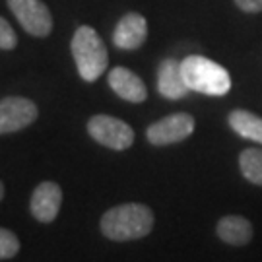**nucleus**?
Listing matches in <instances>:
<instances>
[{
  "label": "nucleus",
  "instance_id": "nucleus-15",
  "mask_svg": "<svg viewBox=\"0 0 262 262\" xmlns=\"http://www.w3.org/2000/svg\"><path fill=\"white\" fill-rule=\"evenodd\" d=\"M19 251V239L14 235V231L0 227V260L14 258Z\"/></svg>",
  "mask_w": 262,
  "mask_h": 262
},
{
  "label": "nucleus",
  "instance_id": "nucleus-17",
  "mask_svg": "<svg viewBox=\"0 0 262 262\" xmlns=\"http://www.w3.org/2000/svg\"><path fill=\"white\" fill-rule=\"evenodd\" d=\"M237 8L247 14H258L262 12V0H235Z\"/></svg>",
  "mask_w": 262,
  "mask_h": 262
},
{
  "label": "nucleus",
  "instance_id": "nucleus-14",
  "mask_svg": "<svg viewBox=\"0 0 262 262\" xmlns=\"http://www.w3.org/2000/svg\"><path fill=\"white\" fill-rule=\"evenodd\" d=\"M239 171L251 185L262 187V150L247 148L239 154Z\"/></svg>",
  "mask_w": 262,
  "mask_h": 262
},
{
  "label": "nucleus",
  "instance_id": "nucleus-8",
  "mask_svg": "<svg viewBox=\"0 0 262 262\" xmlns=\"http://www.w3.org/2000/svg\"><path fill=\"white\" fill-rule=\"evenodd\" d=\"M148 37V21L138 12L124 14L113 31V43L122 51H136Z\"/></svg>",
  "mask_w": 262,
  "mask_h": 262
},
{
  "label": "nucleus",
  "instance_id": "nucleus-12",
  "mask_svg": "<svg viewBox=\"0 0 262 262\" xmlns=\"http://www.w3.org/2000/svg\"><path fill=\"white\" fill-rule=\"evenodd\" d=\"M215 233L225 245L245 247V245H249L253 241L254 227L245 215L229 214L220 217V222L215 224Z\"/></svg>",
  "mask_w": 262,
  "mask_h": 262
},
{
  "label": "nucleus",
  "instance_id": "nucleus-9",
  "mask_svg": "<svg viewBox=\"0 0 262 262\" xmlns=\"http://www.w3.org/2000/svg\"><path fill=\"white\" fill-rule=\"evenodd\" d=\"M60 204H62L60 187L53 181H45V183H39L33 190L31 200H29V210H31V214L37 222L49 224L58 215Z\"/></svg>",
  "mask_w": 262,
  "mask_h": 262
},
{
  "label": "nucleus",
  "instance_id": "nucleus-5",
  "mask_svg": "<svg viewBox=\"0 0 262 262\" xmlns=\"http://www.w3.org/2000/svg\"><path fill=\"white\" fill-rule=\"evenodd\" d=\"M194 117L188 113H173L159 121L151 122L146 130V138L151 146H171L187 140L194 132Z\"/></svg>",
  "mask_w": 262,
  "mask_h": 262
},
{
  "label": "nucleus",
  "instance_id": "nucleus-16",
  "mask_svg": "<svg viewBox=\"0 0 262 262\" xmlns=\"http://www.w3.org/2000/svg\"><path fill=\"white\" fill-rule=\"evenodd\" d=\"M18 45V35L16 31L12 29L6 19L0 16V49L4 51H12V49Z\"/></svg>",
  "mask_w": 262,
  "mask_h": 262
},
{
  "label": "nucleus",
  "instance_id": "nucleus-10",
  "mask_svg": "<svg viewBox=\"0 0 262 262\" xmlns=\"http://www.w3.org/2000/svg\"><path fill=\"white\" fill-rule=\"evenodd\" d=\"M107 82H109L113 92L128 103H142L148 97V88L142 82L140 76H136L132 70L124 68V66L113 68L107 76Z\"/></svg>",
  "mask_w": 262,
  "mask_h": 262
},
{
  "label": "nucleus",
  "instance_id": "nucleus-4",
  "mask_svg": "<svg viewBox=\"0 0 262 262\" xmlns=\"http://www.w3.org/2000/svg\"><path fill=\"white\" fill-rule=\"evenodd\" d=\"M88 132L97 144L115 151L128 150L134 144V130L130 124L111 115H94L88 121Z\"/></svg>",
  "mask_w": 262,
  "mask_h": 262
},
{
  "label": "nucleus",
  "instance_id": "nucleus-6",
  "mask_svg": "<svg viewBox=\"0 0 262 262\" xmlns=\"http://www.w3.org/2000/svg\"><path fill=\"white\" fill-rule=\"evenodd\" d=\"M12 14L19 26L35 37H47L53 31V16L45 2L41 0H8Z\"/></svg>",
  "mask_w": 262,
  "mask_h": 262
},
{
  "label": "nucleus",
  "instance_id": "nucleus-2",
  "mask_svg": "<svg viewBox=\"0 0 262 262\" xmlns=\"http://www.w3.org/2000/svg\"><path fill=\"white\" fill-rule=\"evenodd\" d=\"M183 78L190 92H198L204 95H222L229 94L231 90V76L222 64L210 60L202 55H190L181 60Z\"/></svg>",
  "mask_w": 262,
  "mask_h": 262
},
{
  "label": "nucleus",
  "instance_id": "nucleus-13",
  "mask_svg": "<svg viewBox=\"0 0 262 262\" xmlns=\"http://www.w3.org/2000/svg\"><path fill=\"white\" fill-rule=\"evenodd\" d=\"M227 122L235 134L262 146V117L251 111H245V109H235L229 113Z\"/></svg>",
  "mask_w": 262,
  "mask_h": 262
},
{
  "label": "nucleus",
  "instance_id": "nucleus-1",
  "mask_svg": "<svg viewBox=\"0 0 262 262\" xmlns=\"http://www.w3.org/2000/svg\"><path fill=\"white\" fill-rule=\"evenodd\" d=\"M101 233L111 241H134L151 233L154 212L150 206L140 202H126L109 208L101 215Z\"/></svg>",
  "mask_w": 262,
  "mask_h": 262
},
{
  "label": "nucleus",
  "instance_id": "nucleus-7",
  "mask_svg": "<svg viewBox=\"0 0 262 262\" xmlns=\"http://www.w3.org/2000/svg\"><path fill=\"white\" fill-rule=\"evenodd\" d=\"M37 105L28 97H4L0 101V134L18 132L37 119Z\"/></svg>",
  "mask_w": 262,
  "mask_h": 262
},
{
  "label": "nucleus",
  "instance_id": "nucleus-3",
  "mask_svg": "<svg viewBox=\"0 0 262 262\" xmlns=\"http://www.w3.org/2000/svg\"><path fill=\"white\" fill-rule=\"evenodd\" d=\"M72 56H74L78 74L85 82H95L99 76H103L109 64V53L105 47L103 39L90 26H80L76 29L72 43Z\"/></svg>",
  "mask_w": 262,
  "mask_h": 262
},
{
  "label": "nucleus",
  "instance_id": "nucleus-18",
  "mask_svg": "<svg viewBox=\"0 0 262 262\" xmlns=\"http://www.w3.org/2000/svg\"><path fill=\"white\" fill-rule=\"evenodd\" d=\"M4 196V185H2V181H0V200Z\"/></svg>",
  "mask_w": 262,
  "mask_h": 262
},
{
  "label": "nucleus",
  "instance_id": "nucleus-11",
  "mask_svg": "<svg viewBox=\"0 0 262 262\" xmlns=\"http://www.w3.org/2000/svg\"><path fill=\"white\" fill-rule=\"evenodd\" d=\"M158 92L165 99L177 101L188 95V85L183 78L181 62L175 58H165L158 66Z\"/></svg>",
  "mask_w": 262,
  "mask_h": 262
}]
</instances>
